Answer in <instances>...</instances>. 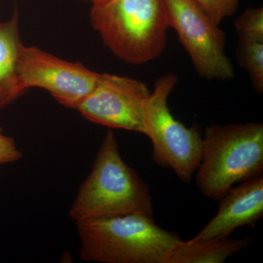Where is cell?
Returning a JSON list of instances; mask_svg holds the SVG:
<instances>
[{"mask_svg":"<svg viewBox=\"0 0 263 263\" xmlns=\"http://www.w3.org/2000/svg\"><path fill=\"white\" fill-rule=\"evenodd\" d=\"M91 26L119 60L140 65L157 60L170 22L163 0H104L91 5Z\"/></svg>","mask_w":263,"mask_h":263,"instance_id":"3957f363","label":"cell"},{"mask_svg":"<svg viewBox=\"0 0 263 263\" xmlns=\"http://www.w3.org/2000/svg\"><path fill=\"white\" fill-rule=\"evenodd\" d=\"M24 154L12 137L3 134L0 127V165L14 163L23 158Z\"/></svg>","mask_w":263,"mask_h":263,"instance_id":"9a60e30c","label":"cell"},{"mask_svg":"<svg viewBox=\"0 0 263 263\" xmlns=\"http://www.w3.org/2000/svg\"><path fill=\"white\" fill-rule=\"evenodd\" d=\"M263 124L260 122L205 128L195 182L202 195L219 200L236 183L262 174Z\"/></svg>","mask_w":263,"mask_h":263,"instance_id":"277c9868","label":"cell"},{"mask_svg":"<svg viewBox=\"0 0 263 263\" xmlns=\"http://www.w3.org/2000/svg\"><path fill=\"white\" fill-rule=\"evenodd\" d=\"M234 27L239 41L263 42V8L246 10L235 21Z\"/></svg>","mask_w":263,"mask_h":263,"instance_id":"4fadbf2b","label":"cell"},{"mask_svg":"<svg viewBox=\"0 0 263 263\" xmlns=\"http://www.w3.org/2000/svg\"><path fill=\"white\" fill-rule=\"evenodd\" d=\"M251 243L249 236L240 239L213 237L187 241L182 240L173 249L164 263H221L239 253Z\"/></svg>","mask_w":263,"mask_h":263,"instance_id":"8fae6325","label":"cell"},{"mask_svg":"<svg viewBox=\"0 0 263 263\" xmlns=\"http://www.w3.org/2000/svg\"><path fill=\"white\" fill-rule=\"evenodd\" d=\"M237 60L248 72L254 89L258 94L263 91V42L238 41Z\"/></svg>","mask_w":263,"mask_h":263,"instance_id":"7c38bea8","label":"cell"},{"mask_svg":"<svg viewBox=\"0 0 263 263\" xmlns=\"http://www.w3.org/2000/svg\"><path fill=\"white\" fill-rule=\"evenodd\" d=\"M216 216L193 239L230 236L242 227H254L263 217V176L230 189L219 200Z\"/></svg>","mask_w":263,"mask_h":263,"instance_id":"9c48e42d","label":"cell"},{"mask_svg":"<svg viewBox=\"0 0 263 263\" xmlns=\"http://www.w3.org/2000/svg\"><path fill=\"white\" fill-rule=\"evenodd\" d=\"M240 1L241 0H195L205 14L219 26L224 18L234 14Z\"/></svg>","mask_w":263,"mask_h":263,"instance_id":"5bb4252c","label":"cell"},{"mask_svg":"<svg viewBox=\"0 0 263 263\" xmlns=\"http://www.w3.org/2000/svg\"><path fill=\"white\" fill-rule=\"evenodd\" d=\"M149 186L123 160L117 137L108 131L89 176L81 183L69 211L72 221L142 214L153 217Z\"/></svg>","mask_w":263,"mask_h":263,"instance_id":"6da1fadb","label":"cell"},{"mask_svg":"<svg viewBox=\"0 0 263 263\" xmlns=\"http://www.w3.org/2000/svg\"><path fill=\"white\" fill-rule=\"evenodd\" d=\"M178 81L172 72L155 81L147 100L144 135L153 144L154 162L190 183L201 161L202 136L197 126L186 127L170 110L167 100Z\"/></svg>","mask_w":263,"mask_h":263,"instance_id":"5b68a950","label":"cell"},{"mask_svg":"<svg viewBox=\"0 0 263 263\" xmlns=\"http://www.w3.org/2000/svg\"><path fill=\"white\" fill-rule=\"evenodd\" d=\"M18 73L24 91L30 88L46 90L59 103L76 110L94 89L100 76L79 62L67 61L24 45L19 56Z\"/></svg>","mask_w":263,"mask_h":263,"instance_id":"52a82bcc","label":"cell"},{"mask_svg":"<svg viewBox=\"0 0 263 263\" xmlns=\"http://www.w3.org/2000/svg\"><path fill=\"white\" fill-rule=\"evenodd\" d=\"M76 224L80 257L86 262L164 263L181 240L142 214L91 218Z\"/></svg>","mask_w":263,"mask_h":263,"instance_id":"7a4b0ae2","label":"cell"},{"mask_svg":"<svg viewBox=\"0 0 263 263\" xmlns=\"http://www.w3.org/2000/svg\"><path fill=\"white\" fill-rule=\"evenodd\" d=\"M170 27L187 51L197 73L209 80L229 81L235 77L227 56L226 34L195 0H163Z\"/></svg>","mask_w":263,"mask_h":263,"instance_id":"8992f818","label":"cell"},{"mask_svg":"<svg viewBox=\"0 0 263 263\" xmlns=\"http://www.w3.org/2000/svg\"><path fill=\"white\" fill-rule=\"evenodd\" d=\"M18 13L6 22H0V110L23 95L19 81V56L23 43L18 29Z\"/></svg>","mask_w":263,"mask_h":263,"instance_id":"30bf717a","label":"cell"},{"mask_svg":"<svg viewBox=\"0 0 263 263\" xmlns=\"http://www.w3.org/2000/svg\"><path fill=\"white\" fill-rule=\"evenodd\" d=\"M151 92L145 83L137 79L100 73L94 89L76 110L90 122L144 134Z\"/></svg>","mask_w":263,"mask_h":263,"instance_id":"ba28073f","label":"cell"},{"mask_svg":"<svg viewBox=\"0 0 263 263\" xmlns=\"http://www.w3.org/2000/svg\"><path fill=\"white\" fill-rule=\"evenodd\" d=\"M81 1L86 2V3H89L91 5H94L97 4V3H101L104 0H81Z\"/></svg>","mask_w":263,"mask_h":263,"instance_id":"2e32d148","label":"cell"}]
</instances>
